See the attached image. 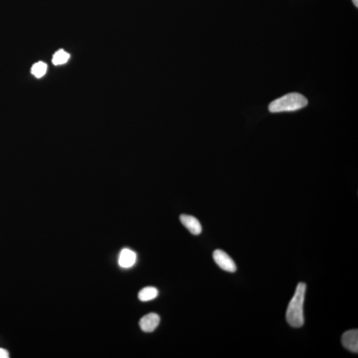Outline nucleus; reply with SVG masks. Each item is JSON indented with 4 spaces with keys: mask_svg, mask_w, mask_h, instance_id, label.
I'll list each match as a JSON object with an SVG mask.
<instances>
[{
    "mask_svg": "<svg viewBox=\"0 0 358 358\" xmlns=\"http://www.w3.org/2000/svg\"><path fill=\"white\" fill-rule=\"evenodd\" d=\"M306 290L307 285L304 283H299L296 288L295 295L292 298L287 308V320L294 328H300L303 326L305 322L303 306Z\"/></svg>",
    "mask_w": 358,
    "mask_h": 358,
    "instance_id": "obj_1",
    "label": "nucleus"
},
{
    "mask_svg": "<svg viewBox=\"0 0 358 358\" xmlns=\"http://www.w3.org/2000/svg\"><path fill=\"white\" fill-rule=\"evenodd\" d=\"M307 99L299 93H290L273 101L269 105V110L272 113L299 110L307 106Z\"/></svg>",
    "mask_w": 358,
    "mask_h": 358,
    "instance_id": "obj_2",
    "label": "nucleus"
},
{
    "mask_svg": "<svg viewBox=\"0 0 358 358\" xmlns=\"http://www.w3.org/2000/svg\"><path fill=\"white\" fill-rule=\"evenodd\" d=\"M213 258L216 264L225 272L233 273L237 270L236 265L232 259L222 250H215L213 253Z\"/></svg>",
    "mask_w": 358,
    "mask_h": 358,
    "instance_id": "obj_3",
    "label": "nucleus"
},
{
    "mask_svg": "<svg viewBox=\"0 0 358 358\" xmlns=\"http://www.w3.org/2000/svg\"><path fill=\"white\" fill-rule=\"evenodd\" d=\"M343 347L353 353L358 352V330H350L343 333L341 337Z\"/></svg>",
    "mask_w": 358,
    "mask_h": 358,
    "instance_id": "obj_4",
    "label": "nucleus"
},
{
    "mask_svg": "<svg viewBox=\"0 0 358 358\" xmlns=\"http://www.w3.org/2000/svg\"><path fill=\"white\" fill-rule=\"evenodd\" d=\"M160 322V317L156 313H150L141 318L140 326L145 332H152Z\"/></svg>",
    "mask_w": 358,
    "mask_h": 358,
    "instance_id": "obj_5",
    "label": "nucleus"
},
{
    "mask_svg": "<svg viewBox=\"0 0 358 358\" xmlns=\"http://www.w3.org/2000/svg\"><path fill=\"white\" fill-rule=\"evenodd\" d=\"M180 220L192 234L199 235L200 233H201V224L195 217L190 216V215L182 214L180 216Z\"/></svg>",
    "mask_w": 358,
    "mask_h": 358,
    "instance_id": "obj_6",
    "label": "nucleus"
},
{
    "mask_svg": "<svg viewBox=\"0 0 358 358\" xmlns=\"http://www.w3.org/2000/svg\"><path fill=\"white\" fill-rule=\"evenodd\" d=\"M136 262L135 252L129 249H124L120 252L119 264L122 268H129L133 266Z\"/></svg>",
    "mask_w": 358,
    "mask_h": 358,
    "instance_id": "obj_7",
    "label": "nucleus"
},
{
    "mask_svg": "<svg viewBox=\"0 0 358 358\" xmlns=\"http://www.w3.org/2000/svg\"><path fill=\"white\" fill-rule=\"evenodd\" d=\"M158 295V290L155 287H147L140 291L138 298L142 302L150 301L155 299Z\"/></svg>",
    "mask_w": 358,
    "mask_h": 358,
    "instance_id": "obj_8",
    "label": "nucleus"
},
{
    "mask_svg": "<svg viewBox=\"0 0 358 358\" xmlns=\"http://www.w3.org/2000/svg\"><path fill=\"white\" fill-rule=\"evenodd\" d=\"M69 58V54L63 51V49H61V50L56 52L55 55H53V63L55 65H63V64L67 63Z\"/></svg>",
    "mask_w": 358,
    "mask_h": 358,
    "instance_id": "obj_9",
    "label": "nucleus"
},
{
    "mask_svg": "<svg viewBox=\"0 0 358 358\" xmlns=\"http://www.w3.org/2000/svg\"><path fill=\"white\" fill-rule=\"evenodd\" d=\"M47 71V65L43 62L35 63L32 68V74L37 78L42 77Z\"/></svg>",
    "mask_w": 358,
    "mask_h": 358,
    "instance_id": "obj_10",
    "label": "nucleus"
},
{
    "mask_svg": "<svg viewBox=\"0 0 358 358\" xmlns=\"http://www.w3.org/2000/svg\"><path fill=\"white\" fill-rule=\"evenodd\" d=\"M9 352L7 349L0 348V358H9Z\"/></svg>",
    "mask_w": 358,
    "mask_h": 358,
    "instance_id": "obj_11",
    "label": "nucleus"
},
{
    "mask_svg": "<svg viewBox=\"0 0 358 358\" xmlns=\"http://www.w3.org/2000/svg\"><path fill=\"white\" fill-rule=\"evenodd\" d=\"M353 3L354 4L355 7H358V0H352Z\"/></svg>",
    "mask_w": 358,
    "mask_h": 358,
    "instance_id": "obj_12",
    "label": "nucleus"
}]
</instances>
